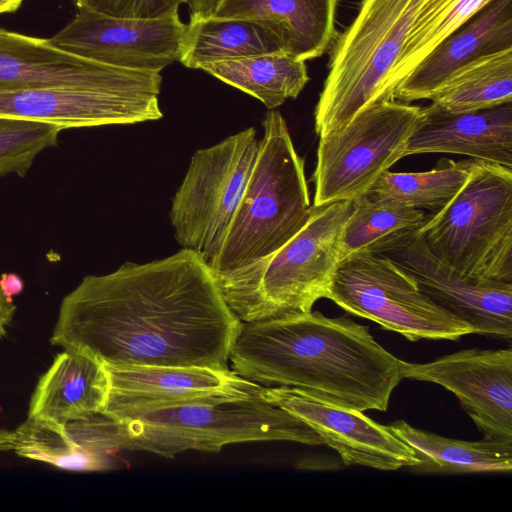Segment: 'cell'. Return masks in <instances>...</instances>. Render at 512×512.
<instances>
[{"label":"cell","mask_w":512,"mask_h":512,"mask_svg":"<svg viewBox=\"0 0 512 512\" xmlns=\"http://www.w3.org/2000/svg\"><path fill=\"white\" fill-rule=\"evenodd\" d=\"M17 306L3 294L0 288V338L7 335V327L11 323Z\"/></svg>","instance_id":"34"},{"label":"cell","mask_w":512,"mask_h":512,"mask_svg":"<svg viewBox=\"0 0 512 512\" xmlns=\"http://www.w3.org/2000/svg\"><path fill=\"white\" fill-rule=\"evenodd\" d=\"M161 84L126 89H0V116L69 128L128 125L162 118Z\"/></svg>","instance_id":"14"},{"label":"cell","mask_w":512,"mask_h":512,"mask_svg":"<svg viewBox=\"0 0 512 512\" xmlns=\"http://www.w3.org/2000/svg\"><path fill=\"white\" fill-rule=\"evenodd\" d=\"M113 420L119 450L166 458L190 450L219 452L225 445L242 442L323 444L306 423L260 395L164 406Z\"/></svg>","instance_id":"6"},{"label":"cell","mask_w":512,"mask_h":512,"mask_svg":"<svg viewBox=\"0 0 512 512\" xmlns=\"http://www.w3.org/2000/svg\"><path fill=\"white\" fill-rule=\"evenodd\" d=\"M426 214L400 203L362 196L353 201L340 239V261L398 234L418 229Z\"/></svg>","instance_id":"27"},{"label":"cell","mask_w":512,"mask_h":512,"mask_svg":"<svg viewBox=\"0 0 512 512\" xmlns=\"http://www.w3.org/2000/svg\"><path fill=\"white\" fill-rule=\"evenodd\" d=\"M416 233L459 274L512 283V169L473 159L459 192Z\"/></svg>","instance_id":"7"},{"label":"cell","mask_w":512,"mask_h":512,"mask_svg":"<svg viewBox=\"0 0 512 512\" xmlns=\"http://www.w3.org/2000/svg\"><path fill=\"white\" fill-rule=\"evenodd\" d=\"M108 393V373L100 362L63 349L39 378L27 417L64 426L101 414Z\"/></svg>","instance_id":"21"},{"label":"cell","mask_w":512,"mask_h":512,"mask_svg":"<svg viewBox=\"0 0 512 512\" xmlns=\"http://www.w3.org/2000/svg\"><path fill=\"white\" fill-rule=\"evenodd\" d=\"M14 432V451L20 457L74 472H99L115 468L112 457L98 456L83 450L65 425L27 417Z\"/></svg>","instance_id":"28"},{"label":"cell","mask_w":512,"mask_h":512,"mask_svg":"<svg viewBox=\"0 0 512 512\" xmlns=\"http://www.w3.org/2000/svg\"><path fill=\"white\" fill-rule=\"evenodd\" d=\"M23 0H0V14L15 12Z\"/></svg>","instance_id":"36"},{"label":"cell","mask_w":512,"mask_h":512,"mask_svg":"<svg viewBox=\"0 0 512 512\" xmlns=\"http://www.w3.org/2000/svg\"><path fill=\"white\" fill-rule=\"evenodd\" d=\"M259 139L249 127L197 150L176 191L169 213L177 242L215 260L252 171Z\"/></svg>","instance_id":"10"},{"label":"cell","mask_w":512,"mask_h":512,"mask_svg":"<svg viewBox=\"0 0 512 512\" xmlns=\"http://www.w3.org/2000/svg\"><path fill=\"white\" fill-rule=\"evenodd\" d=\"M507 49H512V0H490L401 81L394 99L404 103L430 100L466 64Z\"/></svg>","instance_id":"19"},{"label":"cell","mask_w":512,"mask_h":512,"mask_svg":"<svg viewBox=\"0 0 512 512\" xmlns=\"http://www.w3.org/2000/svg\"><path fill=\"white\" fill-rule=\"evenodd\" d=\"M403 378L453 393L484 438L512 441V350L465 349L428 363L402 362Z\"/></svg>","instance_id":"15"},{"label":"cell","mask_w":512,"mask_h":512,"mask_svg":"<svg viewBox=\"0 0 512 512\" xmlns=\"http://www.w3.org/2000/svg\"><path fill=\"white\" fill-rule=\"evenodd\" d=\"M490 0H455L428 21L410 41L391 71L384 88L386 101L395 100L394 92L401 81L442 41L461 27Z\"/></svg>","instance_id":"29"},{"label":"cell","mask_w":512,"mask_h":512,"mask_svg":"<svg viewBox=\"0 0 512 512\" xmlns=\"http://www.w3.org/2000/svg\"><path fill=\"white\" fill-rule=\"evenodd\" d=\"M353 201L313 206L303 228L270 256L227 274H214L241 322L306 313L326 298L340 262L342 229Z\"/></svg>","instance_id":"4"},{"label":"cell","mask_w":512,"mask_h":512,"mask_svg":"<svg viewBox=\"0 0 512 512\" xmlns=\"http://www.w3.org/2000/svg\"><path fill=\"white\" fill-rule=\"evenodd\" d=\"M229 361L247 380L299 388L362 412H385L403 379V360L382 347L368 326L312 310L241 322Z\"/></svg>","instance_id":"2"},{"label":"cell","mask_w":512,"mask_h":512,"mask_svg":"<svg viewBox=\"0 0 512 512\" xmlns=\"http://www.w3.org/2000/svg\"><path fill=\"white\" fill-rule=\"evenodd\" d=\"M430 100L452 113L480 111L512 102V49L466 64L452 74Z\"/></svg>","instance_id":"25"},{"label":"cell","mask_w":512,"mask_h":512,"mask_svg":"<svg viewBox=\"0 0 512 512\" xmlns=\"http://www.w3.org/2000/svg\"><path fill=\"white\" fill-rule=\"evenodd\" d=\"M420 113V106L383 101L319 137L313 206L365 196L378 177L404 157Z\"/></svg>","instance_id":"9"},{"label":"cell","mask_w":512,"mask_h":512,"mask_svg":"<svg viewBox=\"0 0 512 512\" xmlns=\"http://www.w3.org/2000/svg\"><path fill=\"white\" fill-rule=\"evenodd\" d=\"M327 299L409 341L458 340L473 328L433 302L392 260L368 249L342 259Z\"/></svg>","instance_id":"8"},{"label":"cell","mask_w":512,"mask_h":512,"mask_svg":"<svg viewBox=\"0 0 512 512\" xmlns=\"http://www.w3.org/2000/svg\"><path fill=\"white\" fill-rule=\"evenodd\" d=\"M161 83L160 73L101 64L61 50L48 39L0 28V89H126Z\"/></svg>","instance_id":"17"},{"label":"cell","mask_w":512,"mask_h":512,"mask_svg":"<svg viewBox=\"0 0 512 512\" xmlns=\"http://www.w3.org/2000/svg\"><path fill=\"white\" fill-rule=\"evenodd\" d=\"M339 0H221L214 17L263 22L283 52L307 61L323 56L336 37Z\"/></svg>","instance_id":"20"},{"label":"cell","mask_w":512,"mask_h":512,"mask_svg":"<svg viewBox=\"0 0 512 512\" xmlns=\"http://www.w3.org/2000/svg\"><path fill=\"white\" fill-rule=\"evenodd\" d=\"M416 230L390 237L368 250L392 260L433 302L467 322L474 334L510 341L512 283L459 274L432 254Z\"/></svg>","instance_id":"11"},{"label":"cell","mask_w":512,"mask_h":512,"mask_svg":"<svg viewBox=\"0 0 512 512\" xmlns=\"http://www.w3.org/2000/svg\"><path fill=\"white\" fill-rule=\"evenodd\" d=\"M260 396L311 427L345 465L383 471L420 466L415 451L362 411L334 404L295 387H265Z\"/></svg>","instance_id":"13"},{"label":"cell","mask_w":512,"mask_h":512,"mask_svg":"<svg viewBox=\"0 0 512 512\" xmlns=\"http://www.w3.org/2000/svg\"><path fill=\"white\" fill-rule=\"evenodd\" d=\"M240 325L210 266L182 248L164 259L85 276L63 298L50 342L105 367L227 370Z\"/></svg>","instance_id":"1"},{"label":"cell","mask_w":512,"mask_h":512,"mask_svg":"<svg viewBox=\"0 0 512 512\" xmlns=\"http://www.w3.org/2000/svg\"><path fill=\"white\" fill-rule=\"evenodd\" d=\"M473 159H441L425 172H383L366 195L436 213L445 207L467 181Z\"/></svg>","instance_id":"26"},{"label":"cell","mask_w":512,"mask_h":512,"mask_svg":"<svg viewBox=\"0 0 512 512\" xmlns=\"http://www.w3.org/2000/svg\"><path fill=\"white\" fill-rule=\"evenodd\" d=\"M105 368L109 393L101 414L111 419L188 402L259 396L264 388L230 369L175 366Z\"/></svg>","instance_id":"16"},{"label":"cell","mask_w":512,"mask_h":512,"mask_svg":"<svg viewBox=\"0 0 512 512\" xmlns=\"http://www.w3.org/2000/svg\"><path fill=\"white\" fill-rule=\"evenodd\" d=\"M61 131L52 124L0 116V177H24L38 154L57 145Z\"/></svg>","instance_id":"30"},{"label":"cell","mask_w":512,"mask_h":512,"mask_svg":"<svg viewBox=\"0 0 512 512\" xmlns=\"http://www.w3.org/2000/svg\"><path fill=\"white\" fill-rule=\"evenodd\" d=\"M186 29L178 11L159 18L132 19L79 9L48 40L61 50L101 64L160 73L179 61Z\"/></svg>","instance_id":"12"},{"label":"cell","mask_w":512,"mask_h":512,"mask_svg":"<svg viewBox=\"0 0 512 512\" xmlns=\"http://www.w3.org/2000/svg\"><path fill=\"white\" fill-rule=\"evenodd\" d=\"M221 0H183L190 10V20L213 16Z\"/></svg>","instance_id":"32"},{"label":"cell","mask_w":512,"mask_h":512,"mask_svg":"<svg viewBox=\"0 0 512 512\" xmlns=\"http://www.w3.org/2000/svg\"><path fill=\"white\" fill-rule=\"evenodd\" d=\"M78 10L132 19H153L178 11L183 0H73Z\"/></svg>","instance_id":"31"},{"label":"cell","mask_w":512,"mask_h":512,"mask_svg":"<svg viewBox=\"0 0 512 512\" xmlns=\"http://www.w3.org/2000/svg\"><path fill=\"white\" fill-rule=\"evenodd\" d=\"M271 53H284L278 37L261 21L210 16L187 24L181 64L187 68Z\"/></svg>","instance_id":"22"},{"label":"cell","mask_w":512,"mask_h":512,"mask_svg":"<svg viewBox=\"0 0 512 512\" xmlns=\"http://www.w3.org/2000/svg\"><path fill=\"white\" fill-rule=\"evenodd\" d=\"M15 439L14 431L0 428V451H14Z\"/></svg>","instance_id":"35"},{"label":"cell","mask_w":512,"mask_h":512,"mask_svg":"<svg viewBox=\"0 0 512 512\" xmlns=\"http://www.w3.org/2000/svg\"><path fill=\"white\" fill-rule=\"evenodd\" d=\"M422 153L460 154L512 169V102L466 113L421 107L404 157Z\"/></svg>","instance_id":"18"},{"label":"cell","mask_w":512,"mask_h":512,"mask_svg":"<svg viewBox=\"0 0 512 512\" xmlns=\"http://www.w3.org/2000/svg\"><path fill=\"white\" fill-rule=\"evenodd\" d=\"M0 288L5 297L13 301V297L22 292L24 283L18 275L4 273L0 275Z\"/></svg>","instance_id":"33"},{"label":"cell","mask_w":512,"mask_h":512,"mask_svg":"<svg viewBox=\"0 0 512 512\" xmlns=\"http://www.w3.org/2000/svg\"><path fill=\"white\" fill-rule=\"evenodd\" d=\"M263 129L247 184L210 265L214 274L231 273L270 256L310 217L304 160L294 147L285 119L280 112L269 110Z\"/></svg>","instance_id":"5"},{"label":"cell","mask_w":512,"mask_h":512,"mask_svg":"<svg viewBox=\"0 0 512 512\" xmlns=\"http://www.w3.org/2000/svg\"><path fill=\"white\" fill-rule=\"evenodd\" d=\"M454 1L362 0L331 47L314 111L316 134L335 131L365 108L386 101V81L410 41Z\"/></svg>","instance_id":"3"},{"label":"cell","mask_w":512,"mask_h":512,"mask_svg":"<svg viewBox=\"0 0 512 512\" xmlns=\"http://www.w3.org/2000/svg\"><path fill=\"white\" fill-rule=\"evenodd\" d=\"M201 69L257 98L269 110L297 98L310 79L306 61L285 53L222 61Z\"/></svg>","instance_id":"23"},{"label":"cell","mask_w":512,"mask_h":512,"mask_svg":"<svg viewBox=\"0 0 512 512\" xmlns=\"http://www.w3.org/2000/svg\"><path fill=\"white\" fill-rule=\"evenodd\" d=\"M387 427L415 451L421 465L457 473L512 470V441L451 439L417 429L403 420L392 422Z\"/></svg>","instance_id":"24"}]
</instances>
